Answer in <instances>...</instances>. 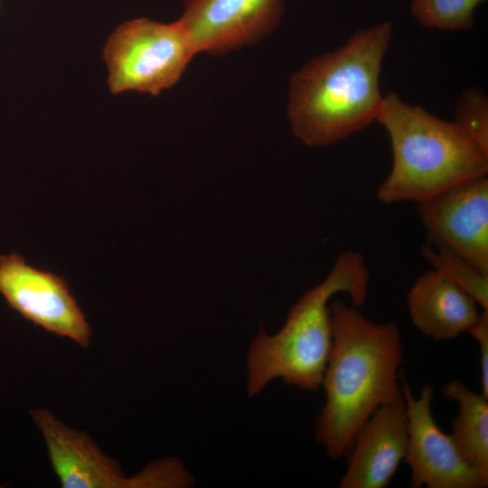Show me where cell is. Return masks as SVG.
<instances>
[{
  "label": "cell",
  "instance_id": "obj_1",
  "mask_svg": "<svg viewBox=\"0 0 488 488\" xmlns=\"http://www.w3.org/2000/svg\"><path fill=\"white\" fill-rule=\"evenodd\" d=\"M352 305H330L332 346L322 386L325 403L314 436L331 459L345 456L370 416L402 395L403 348L395 322L366 318Z\"/></svg>",
  "mask_w": 488,
  "mask_h": 488
},
{
  "label": "cell",
  "instance_id": "obj_2",
  "mask_svg": "<svg viewBox=\"0 0 488 488\" xmlns=\"http://www.w3.org/2000/svg\"><path fill=\"white\" fill-rule=\"evenodd\" d=\"M391 37L390 23L374 24L292 76L286 112L296 137L308 146L330 145L376 121L384 98L380 75Z\"/></svg>",
  "mask_w": 488,
  "mask_h": 488
},
{
  "label": "cell",
  "instance_id": "obj_3",
  "mask_svg": "<svg viewBox=\"0 0 488 488\" xmlns=\"http://www.w3.org/2000/svg\"><path fill=\"white\" fill-rule=\"evenodd\" d=\"M369 282L362 254L344 251L326 277L292 305L278 332L269 335L261 326L247 355L248 396L260 393L275 379L303 390H318L332 346L331 299L346 294L351 305L360 307L367 301Z\"/></svg>",
  "mask_w": 488,
  "mask_h": 488
},
{
  "label": "cell",
  "instance_id": "obj_4",
  "mask_svg": "<svg viewBox=\"0 0 488 488\" xmlns=\"http://www.w3.org/2000/svg\"><path fill=\"white\" fill-rule=\"evenodd\" d=\"M387 131L392 166L376 190L385 204H417L488 174V154L453 121L439 118L396 93L383 98L376 119Z\"/></svg>",
  "mask_w": 488,
  "mask_h": 488
},
{
  "label": "cell",
  "instance_id": "obj_5",
  "mask_svg": "<svg viewBox=\"0 0 488 488\" xmlns=\"http://www.w3.org/2000/svg\"><path fill=\"white\" fill-rule=\"evenodd\" d=\"M46 444L50 462L63 488L188 487L193 478L183 463L165 457L126 477L87 433L73 429L45 408L30 411Z\"/></svg>",
  "mask_w": 488,
  "mask_h": 488
},
{
  "label": "cell",
  "instance_id": "obj_6",
  "mask_svg": "<svg viewBox=\"0 0 488 488\" xmlns=\"http://www.w3.org/2000/svg\"><path fill=\"white\" fill-rule=\"evenodd\" d=\"M195 55L177 22L145 18L119 25L104 48L112 93L138 91L157 95L174 86Z\"/></svg>",
  "mask_w": 488,
  "mask_h": 488
},
{
  "label": "cell",
  "instance_id": "obj_7",
  "mask_svg": "<svg viewBox=\"0 0 488 488\" xmlns=\"http://www.w3.org/2000/svg\"><path fill=\"white\" fill-rule=\"evenodd\" d=\"M0 294L35 325L80 347L89 346L90 326L62 276L27 264L16 252L0 256Z\"/></svg>",
  "mask_w": 488,
  "mask_h": 488
},
{
  "label": "cell",
  "instance_id": "obj_8",
  "mask_svg": "<svg viewBox=\"0 0 488 488\" xmlns=\"http://www.w3.org/2000/svg\"><path fill=\"white\" fill-rule=\"evenodd\" d=\"M408 418L404 461L410 470L413 488H484L488 480L468 465L450 435L436 424L431 411L434 389L426 384L415 397L405 379L400 380Z\"/></svg>",
  "mask_w": 488,
  "mask_h": 488
},
{
  "label": "cell",
  "instance_id": "obj_9",
  "mask_svg": "<svg viewBox=\"0 0 488 488\" xmlns=\"http://www.w3.org/2000/svg\"><path fill=\"white\" fill-rule=\"evenodd\" d=\"M427 243L488 273V177L458 183L418 204Z\"/></svg>",
  "mask_w": 488,
  "mask_h": 488
},
{
  "label": "cell",
  "instance_id": "obj_10",
  "mask_svg": "<svg viewBox=\"0 0 488 488\" xmlns=\"http://www.w3.org/2000/svg\"><path fill=\"white\" fill-rule=\"evenodd\" d=\"M177 21L195 54H225L272 33L284 13L283 0H185Z\"/></svg>",
  "mask_w": 488,
  "mask_h": 488
},
{
  "label": "cell",
  "instance_id": "obj_11",
  "mask_svg": "<svg viewBox=\"0 0 488 488\" xmlns=\"http://www.w3.org/2000/svg\"><path fill=\"white\" fill-rule=\"evenodd\" d=\"M408 418L403 394L381 405L359 429L345 455L340 488H386L404 459Z\"/></svg>",
  "mask_w": 488,
  "mask_h": 488
},
{
  "label": "cell",
  "instance_id": "obj_12",
  "mask_svg": "<svg viewBox=\"0 0 488 488\" xmlns=\"http://www.w3.org/2000/svg\"><path fill=\"white\" fill-rule=\"evenodd\" d=\"M406 303L414 326L437 342L468 333L482 311L470 295L433 268L414 281Z\"/></svg>",
  "mask_w": 488,
  "mask_h": 488
},
{
  "label": "cell",
  "instance_id": "obj_13",
  "mask_svg": "<svg viewBox=\"0 0 488 488\" xmlns=\"http://www.w3.org/2000/svg\"><path fill=\"white\" fill-rule=\"evenodd\" d=\"M442 393L458 405L450 434L458 452L488 480V399L458 380L444 384Z\"/></svg>",
  "mask_w": 488,
  "mask_h": 488
},
{
  "label": "cell",
  "instance_id": "obj_14",
  "mask_svg": "<svg viewBox=\"0 0 488 488\" xmlns=\"http://www.w3.org/2000/svg\"><path fill=\"white\" fill-rule=\"evenodd\" d=\"M421 253L433 269L470 295L482 310H488V273L442 246L425 243Z\"/></svg>",
  "mask_w": 488,
  "mask_h": 488
},
{
  "label": "cell",
  "instance_id": "obj_15",
  "mask_svg": "<svg viewBox=\"0 0 488 488\" xmlns=\"http://www.w3.org/2000/svg\"><path fill=\"white\" fill-rule=\"evenodd\" d=\"M486 0H411L410 11L423 27L462 31L474 24V11Z\"/></svg>",
  "mask_w": 488,
  "mask_h": 488
},
{
  "label": "cell",
  "instance_id": "obj_16",
  "mask_svg": "<svg viewBox=\"0 0 488 488\" xmlns=\"http://www.w3.org/2000/svg\"><path fill=\"white\" fill-rule=\"evenodd\" d=\"M453 122L479 148L488 154V98L477 88L465 89L455 103Z\"/></svg>",
  "mask_w": 488,
  "mask_h": 488
},
{
  "label": "cell",
  "instance_id": "obj_17",
  "mask_svg": "<svg viewBox=\"0 0 488 488\" xmlns=\"http://www.w3.org/2000/svg\"><path fill=\"white\" fill-rule=\"evenodd\" d=\"M468 333L479 345L481 393L488 399V310L481 311Z\"/></svg>",
  "mask_w": 488,
  "mask_h": 488
}]
</instances>
